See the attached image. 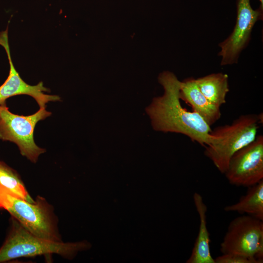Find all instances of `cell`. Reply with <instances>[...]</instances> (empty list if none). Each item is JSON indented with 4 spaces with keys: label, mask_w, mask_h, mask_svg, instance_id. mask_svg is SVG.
I'll return each instance as SVG.
<instances>
[{
    "label": "cell",
    "mask_w": 263,
    "mask_h": 263,
    "mask_svg": "<svg viewBox=\"0 0 263 263\" xmlns=\"http://www.w3.org/2000/svg\"><path fill=\"white\" fill-rule=\"evenodd\" d=\"M228 75L222 73L211 74L195 79L204 95L213 105L220 108L225 103L229 92Z\"/></svg>",
    "instance_id": "cell-12"
},
{
    "label": "cell",
    "mask_w": 263,
    "mask_h": 263,
    "mask_svg": "<svg viewBox=\"0 0 263 263\" xmlns=\"http://www.w3.org/2000/svg\"><path fill=\"white\" fill-rule=\"evenodd\" d=\"M259 1H260L261 2V5H260V7L263 9V0H259Z\"/></svg>",
    "instance_id": "cell-16"
},
{
    "label": "cell",
    "mask_w": 263,
    "mask_h": 263,
    "mask_svg": "<svg viewBox=\"0 0 263 263\" xmlns=\"http://www.w3.org/2000/svg\"><path fill=\"white\" fill-rule=\"evenodd\" d=\"M214 259L215 263H260L257 260L232 253L223 254Z\"/></svg>",
    "instance_id": "cell-15"
},
{
    "label": "cell",
    "mask_w": 263,
    "mask_h": 263,
    "mask_svg": "<svg viewBox=\"0 0 263 263\" xmlns=\"http://www.w3.org/2000/svg\"><path fill=\"white\" fill-rule=\"evenodd\" d=\"M226 212L245 213L263 221V180L249 187L246 194L236 203L225 206Z\"/></svg>",
    "instance_id": "cell-13"
},
{
    "label": "cell",
    "mask_w": 263,
    "mask_h": 263,
    "mask_svg": "<svg viewBox=\"0 0 263 263\" xmlns=\"http://www.w3.org/2000/svg\"><path fill=\"white\" fill-rule=\"evenodd\" d=\"M229 183L249 187L263 180V136L257 135L250 144L231 157L224 173Z\"/></svg>",
    "instance_id": "cell-7"
},
{
    "label": "cell",
    "mask_w": 263,
    "mask_h": 263,
    "mask_svg": "<svg viewBox=\"0 0 263 263\" xmlns=\"http://www.w3.org/2000/svg\"><path fill=\"white\" fill-rule=\"evenodd\" d=\"M7 195L30 203L35 202L28 193L18 172L0 161V205Z\"/></svg>",
    "instance_id": "cell-14"
},
{
    "label": "cell",
    "mask_w": 263,
    "mask_h": 263,
    "mask_svg": "<svg viewBox=\"0 0 263 263\" xmlns=\"http://www.w3.org/2000/svg\"><path fill=\"white\" fill-rule=\"evenodd\" d=\"M11 220L10 230L0 248V263L19 258L51 254L71 260L78 252L91 246L87 241L55 242L42 239L27 230L13 217Z\"/></svg>",
    "instance_id": "cell-2"
},
{
    "label": "cell",
    "mask_w": 263,
    "mask_h": 263,
    "mask_svg": "<svg viewBox=\"0 0 263 263\" xmlns=\"http://www.w3.org/2000/svg\"><path fill=\"white\" fill-rule=\"evenodd\" d=\"M180 98L189 104L193 111L211 126L221 116L219 107L211 103L199 89L195 79L189 78L180 82Z\"/></svg>",
    "instance_id": "cell-10"
},
{
    "label": "cell",
    "mask_w": 263,
    "mask_h": 263,
    "mask_svg": "<svg viewBox=\"0 0 263 263\" xmlns=\"http://www.w3.org/2000/svg\"><path fill=\"white\" fill-rule=\"evenodd\" d=\"M237 19L233 32L229 37L219 44L221 50V64L236 63L239 54L249 41L252 28L261 17L263 9L254 10L250 0H237Z\"/></svg>",
    "instance_id": "cell-8"
},
{
    "label": "cell",
    "mask_w": 263,
    "mask_h": 263,
    "mask_svg": "<svg viewBox=\"0 0 263 263\" xmlns=\"http://www.w3.org/2000/svg\"><path fill=\"white\" fill-rule=\"evenodd\" d=\"M223 254L241 255L263 262V221L249 215L234 219L220 244Z\"/></svg>",
    "instance_id": "cell-6"
},
{
    "label": "cell",
    "mask_w": 263,
    "mask_h": 263,
    "mask_svg": "<svg viewBox=\"0 0 263 263\" xmlns=\"http://www.w3.org/2000/svg\"><path fill=\"white\" fill-rule=\"evenodd\" d=\"M0 208L8 211L27 230L47 240L62 242L58 220L53 207L46 200L38 196L34 203L7 195Z\"/></svg>",
    "instance_id": "cell-4"
},
{
    "label": "cell",
    "mask_w": 263,
    "mask_h": 263,
    "mask_svg": "<svg viewBox=\"0 0 263 263\" xmlns=\"http://www.w3.org/2000/svg\"><path fill=\"white\" fill-rule=\"evenodd\" d=\"M194 203L200 219L198 236L195 240L190 256L187 263H215L210 251L209 234L207 228V207L203 197L198 192L193 195Z\"/></svg>",
    "instance_id": "cell-11"
},
{
    "label": "cell",
    "mask_w": 263,
    "mask_h": 263,
    "mask_svg": "<svg viewBox=\"0 0 263 263\" xmlns=\"http://www.w3.org/2000/svg\"><path fill=\"white\" fill-rule=\"evenodd\" d=\"M0 45L5 49L7 55L10 71L4 82L0 86V106L6 103L8 98L20 94H26L35 99L39 108H46L49 102L60 100L58 95L47 94L49 90L43 86L42 81L37 85H31L26 83L16 71L12 62L8 38V27L0 33Z\"/></svg>",
    "instance_id": "cell-9"
},
{
    "label": "cell",
    "mask_w": 263,
    "mask_h": 263,
    "mask_svg": "<svg viewBox=\"0 0 263 263\" xmlns=\"http://www.w3.org/2000/svg\"><path fill=\"white\" fill-rule=\"evenodd\" d=\"M262 117L261 113L242 115L231 124L211 130L210 134L216 140L214 143L205 147L204 153L220 172L224 174L236 152L255 139Z\"/></svg>",
    "instance_id": "cell-3"
},
{
    "label": "cell",
    "mask_w": 263,
    "mask_h": 263,
    "mask_svg": "<svg viewBox=\"0 0 263 263\" xmlns=\"http://www.w3.org/2000/svg\"><path fill=\"white\" fill-rule=\"evenodd\" d=\"M46 108H40L35 113L20 115L9 111L6 103L0 106V139L15 143L20 154L36 163L39 156L46 150L38 146L34 141V132L37 123L51 115Z\"/></svg>",
    "instance_id": "cell-5"
},
{
    "label": "cell",
    "mask_w": 263,
    "mask_h": 263,
    "mask_svg": "<svg viewBox=\"0 0 263 263\" xmlns=\"http://www.w3.org/2000/svg\"><path fill=\"white\" fill-rule=\"evenodd\" d=\"M158 79L164 94L154 97L146 108L153 129L184 134L204 147L213 144L216 138L210 134V126L198 113L182 106L180 98L181 81L169 71L160 73Z\"/></svg>",
    "instance_id": "cell-1"
}]
</instances>
